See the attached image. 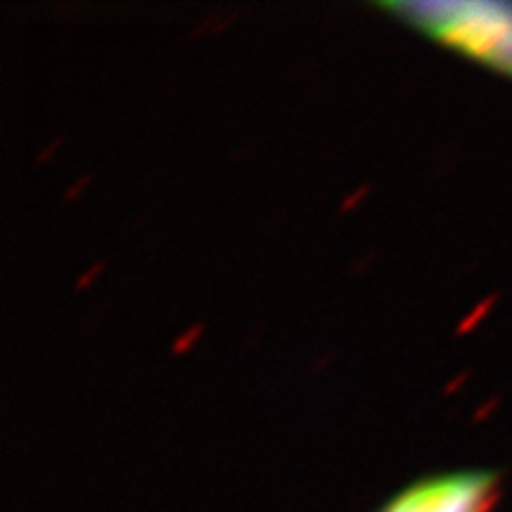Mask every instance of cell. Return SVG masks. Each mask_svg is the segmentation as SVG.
Returning <instances> with one entry per match:
<instances>
[{"mask_svg": "<svg viewBox=\"0 0 512 512\" xmlns=\"http://www.w3.org/2000/svg\"><path fill=\"white\" fill-rule=\"evenodd\" d=\"M377 10L453 53L512 79V3L501 0H418L375 3Z\"/></svg>", "mask_w": 512, "mask_h": 512, "instance_id": "cell-1", "label": "cell"}, {"mask_svg": "<svg viewBox=\"0 0 512 512\" xmlns=\"http://www.w3.org/2000/svg\"><path fill=\"white\" fill-rule=\"evenodd\" d=\"M503 475L489 467L434 472L413 479L375 512H494Z\"/></svg>", "mask_w": 512, "mask_h": 512, "instance_id": "cell-2", "label": "cell"}]
</instances>
